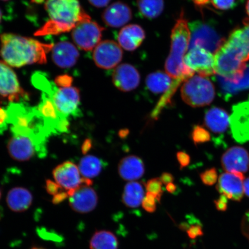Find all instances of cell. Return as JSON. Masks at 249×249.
Here are the masks:
<instances>
[{
	"label": "cell",
	"mask_w": 249,
	"mask_h": 249,
	"mask_svg": "<svg viewBox=\"0 0 249 249\" xmlns=\"http://www.w3.org/2000/svg\"><path fill=\"white\" fill-rule=\"evenodd\" d=\"M230 125L232 138L236 142H249V99L233 106Z\"/></svg>",
	"instance_id": "4fadbf2b"
},
{
	"label": "cell",
	"mask_w": 249,
	"mask_h": 249,
	"mask_svg": "<svg viewBox=\"0 0 249 249\" xmlns=\"http://www.w3.org/2000/svg\"><path fill=\"white\" fill-rule=\"evenodd\" d=\"M244 174L226 172L221 174L216 186L221 195L233 201H240L245 194Z\"/></svg>",
	"instance_id": "9a60e30c"
},
{
	"label": "cell",
	"mask_w": 249,
	"mask_h": 249,
	"mask_svg": "<svg viewBox=\"0 0 249 249\" xmlns=\"http://www.w3.org/2000/svg\"><path fill=\"white\" fill-rule=\"evenodd\" d=\"M79 55L76 46L68 41L59 42L53 45L52 49L53 61L61 68L73 67L76 64Z\"/></svg>",
	"instance_id": "d6986e66"
},
{
	"label": "cell",
	"mask_w": 249,
	"mask_h": 249,
	"mask_svg": "<svg viewBox=\"0 0 249 249\" xmlns=\"http://www.w3.org/2000/svg\"><path fill=\"white\" fill-rule=\"evenodd\" d=\"M245 194L249 197V177L246 179L244 182Z\"/></svg>",
	"instance_id": "681fc988"
},
{
	"label": "cell",
	"mask_w": 249,
	"mask_h": 249,
	"mask_svg": "<svg viewBox=\"0 0 249 249\" xmlns=\"http://www.w3.org/2000/svg\"><path fill=\"white\" fill-rule=\"evenodd\" d=\"M67 192L70 207L77 213H91L97 206L98 195L89 186H81L79 188Z\"/></svg>",
	"instance_id": "2e32d148"
},
{
	"label": "cell",
	"mask_w": 249,
	"mask_h": 249,
	"mask_svg": "<svg viewBox=\"0 0 249 249\" xmlns=\"http://www.w3.org/2000/svg\"><path fill=\"white\" fill-rule=\"evenodd\" d=\"M204 124L212 132L223 134L228 128L230 117L224 109L218 107H212L205 114Z\"/></svg>",
	"instance_id": "603a6c76"
},
{
	"label": "cell",
	"mask_w": 249,
	"mask_h": 249,
	"mask_svg": "<svg viewBox=\"0 0 249 249\" xmlns=\"http://www.w3.org/2000/svg\"><path fill=\"white\" fill-rule=\"evenodd\" d=\"M246 12H247L248 18H245L244 24H249V0H248L247 4H246Z\"/></svg>",
	"instance_id": "f907efd6"
},
{
	"label": "cell",
	"mask_w": 249,
	"mask_h": 249,
	"mask_svg": "<svg viewBox=\"0 0 249 249\" xmlns=\"http://www.w3.org/2000/svg\"><path fill=\"white\" fill-rule=\"evenodd\" d=\"M0 96L12 103L29 97L21 88L17 74L4 61H0Z\"/></svg>",
	"instance_id": "8fae6325"
},
{
	"label": "cell",
	"mask_w": 249,
	"mask_h": 249,
	"mask_svg": "<svg viewBox=\"0 0 249 249\" xmlns=\"http://www.w3.org/2000/svg\"><path fill=\"white\" fill-rule=\"evenodd\" d=\"M228 40L240 49L249 58V24L232 31Z\"/></svg>",
	"instance_id": "4dcf8cb0"
},
{
	"label": "cell",
	"mask_w": 249,
	"mask_h": 249,
	"mask_svg": "<svg viewBox=\"0 0 249 249\" xmlns=\"http://www.w3.org/2000/svg\"><path fill=\"white\" fill-rule=\"evenodd\" d=\"M184 63L198 75L207 77L216 74L213 54L200 46H196L189 49L184 58Z\"/></svg>",
	"instance_id": "7c38bea8"
},
{
	"label": "cell",
	"mask_w": 249,
	"mask_h": 249,
	"mask_svg": "<svg viewBox=\"0 0 249 249\" xmlns=\"http://www.w3.org/2000/svg\"><path fill=\"white\" fill-rule=\"evenodd\" d=\"M145 38V31L141 26L138 24H129L120 30L118 35V42L125 51L132 52L142 45Z\"/></svg>",
	"instance_id": "44dd1931"
},
{
	"label": "cell",
	"mask_w": 249,
	"mask_h": 249,
	"mask_svg": "<svg viewBox=\"0 0 249 249\" xmlns=\"http://www.w3.org/2000/svg\"><path fill=\"white\" fill-rule=\"evenodd\" d=\"M92 141L90 139H86L85 142H84L82 149V152L84 154H86L87 152H88L90 149L92 148Z\"/></svg>",
	"instance_id": "bcb514c9"
},
{
	"label": "cell",
	"mask_w": 249,
	"mask_h": 249,
	"mask_svg": "<svg viewBox=\"0 0 249 249\" xmlns=\"http://www.w3.org/2000/svg\"><path fill=\"white\" fill-rule=\"evenodd\" d=\"M177 158L181 169L188 166L191 161V157L185 152H178L177 154Z\"/></svg>",
	"instance_id": "74e56055"
},
{
	"label": "cell",
	"mask_w": 249,
	"mask_h": 249,
	"mask_svg": "<svg viewBox=\"0 0 249 249\" xmlns=\"http://www.w3.org/2000/svg\"><path fill=\"white\" fill-rule=\"evenodd\" d=\"M191 138L195 144H202L210 141L211 137L208 130L198 125L194 127L191 133Z\"/></svg>",
	"instance_id": "1f68e13d"
},
{
	"label": "cell",
	"mask_w": 249,
	"mask_h": 249,
	"mask_svg": "<svg viewBox=\"0 0 249 249\" xmlns=\"http://www.w3.org/2000/svg\"><path fill=\"white\" fill-rule=\"evenodd\" d=\"M192 1L194 2L195 5L200 8L205 7L211 2V0H192Z\"/></svg>",
	"instance_id": "7dc6e473"
},
{
	"label": "cell",
	"mask_w": 249,
	"mask_h": 249,
	"mask_svg": "<svg viewBox=\"0 0 249 249\" xmlns=\"http://www.w3.org/2000/svg\"><path fill=\"white\" fill-rule=\"evenodd\" d=\"M68 197H69V195H68L67 191H61L53 196L52 202L54 204H58L61 203L62 202H63Z\"/></svg>",
	"instance_id": "60d3db41"
},
{
	"label": "cell",
	"mask_w": 249,
	"mask_h": 249,
	"mask_svg": "<svg viewBox=\"0 0 249 249\" xmlns=\"http://www.w3.org/2000/svg\"><path fill=\"white\" fill-rule=\"evenodd\" d=\"M139 13L148 19L157 18L164 9L163 0H137Z\"/></svg>",
	"instance_id": "f546056e"
},
{
	"label": "cell",
	"mask_w": 249,
	"mask_h": 249,
	"mask_svg": "<svg viewBox=\"0 0 249 249\" xmlns=\"http://www.w3.org/2000/svg\"><path fill=\"white\" fill-rule=\"evenodd\" d=\"M215 79L219 87L220 92L226 100L232 97L239 92L249 90V65L247 64L244 75L238 83L232 84L223 79L220 76H216Z\"/></svg>",
	"instance_id": "d4e9b609"
},
{
	"label": "cell",
	"mask_w": 249,
	"mask_h": 249,
	"mask_svg": "<svg viewBox=\"0 0 249 249\" xmlns=\"http://www.w3.org/2000/svg\"><path fill=\"white\" fill-rule=\"evenodd\" d=\"M2 18V11H1V8H0V23H1V22Z\"/></svg>",
	"instance_id": "db71d44e"
},
{
	"label": "cell",
	"mask_w": 249,
	"mask_h": 249,
	"mask_svg": "<svg viewBox=\"0 0 249 249\" xmlns=\"http://www.w3.org/2000/svg\"><path fill=\"white\" fill-rule=\"evenodd\" d=\"M33 79L34 85L51 98L62 119L68 120L71 116H79V89L71 86L58 89L55 83L50 82L42 73L34 74Z\"/></svg>",
	"instance_id": "277c9868"
},
{
	"label": "cell",
	"mask_w": 249,
	"mask_h": 249,
	"mask_svg": "<svg viewBox=\"0 0 249 249\" xmlns=\"http://www.w3.org/2000/svg\"><path fill=\"white\" fill-rule=\"evenodd\" d=\"M0 40V55L5 63L15 68L46 64L47 54L53 46L12 33L1 34Z\"/></svg>",
	"instance_id": "6da1fadb"
},
{
	"label": "cell",
	"mask_w": 249,
	"mask_h": 249,
	"mask_svg": "<svg viewBox=\"0 0 249 249\" xmlns=\"http://www.w3.org/2000/svg\"><path fill=\"white\" fill-rule=\"evenodd\" d=\"M72 79L68 75L59 76L55 80V84L60 87H71Z\"/></svg>",
	"instance_id": "f35d334b"
},
{
	"label": "cell",
	"mask_w": 249,
	"mask_h": 249,
	"mask_svg": "<svg viewBox=\"0 0 249 249\" xmlns=\"http://www.w3.org/2000/svg\"><path fill=\"white\" fill-rule=\"evenodd\" d=\"M1 192H0V198H1Z\"/></svg>",
	"instance_id": "9f6ffc18"
},
{
	"label": "cell",
	"mask_w": 249,
	"mask_h": 249,
	"mask_svg": "<svg viewBox=\"0 0 249 249\" xmlns=\"http://www.w3.org/2000/svg\"><path fill=\"white\" fill-rule=\"evenodd\" d=\"M166 190L170 194H174L177 190V186L174 183H170L166 185Z\"/></svg>",
	"instance_id": "c3c4849f"
},
{
	"label": "cell",
	"mask_w": 249,
	"mask_h": 249,
	"mask_svg": "<svg viewBox=\"0 0 249 249\" xmlns=\"http://www.w3.org/2000/svg\"><path fill=\"white\" fill-rule=\"evenodd\" d=\"M8 118L7 111L0 107V126L6 124Z\"/></svg>",
	"instance_id": "f6af8a7d"
},
{
	"label": "cell",
	"mask_w": 249,
	"mask_h": 249,
	"mask_svg": "<svg viewBox=\"0 0 249 249\" xmlns=\"http://www.w3.org/2000/svg\"><path fill=\"white\" fill-rule=\"evenodd\" d=\"M31 249H47L43 247H34Z\"/></svg>",
	"instance_id": "f5cc1de1"
},
{
	"label": "cell",
	"mask_w": 249,
	"mask_h": 249,
	"mask_svg": "<svg viewBox=\"0 0 249 249\" xmlns=\"http://www.w3.org/2000/svg\"><path fill=\"white\" fill-rule=\"evenodd\" d=\"M189 25L191 31L189 49L197 46L214 54L226 42L212 23L198 20Z\"/></svg>",
	"instance_id": "52a82bcc"
},
{
	"label": "cell",
	"mask_w": 249,
	"mask_h": 249,
	"mask_svg": "<svg viewBox=\"0 0 249 249\" xmlns=\"http://www.w3.org/2000/svg\"><path fill=\"white\" fill-rule=\"evenodd\" d=\"M119 134L121 138H125L126 136L128 135L129 130L127 129L121 130H120Z\"/></svg>",
	"instance_id": "816d5d0a"
},
{
	"label": "cell",
	"mask_w": 249,
	"mask_h": 249,
	"mask_svg": "<svg viewBox=\"0 0 249 249\" xmlns=\"http://www.w3.org/2000/svg\"><path fill=\"white\" fill-rule=\"evenodd\" d=\"M93 60L103 70H111L122 60L123 52L120 46L111 40H105L93 49Z\"/></svg>",
	"instance_id": "5bb4252c"
},
{
	"label": "cell",
	"mask_w": 249,
	"mask_h": 249,
	"mask_svg": "<svg viewBox=\"0 0 249 249\" xmlns=\"http://www.w3.org/2000/svg\"><path fill=\"white\" fill-rule=\"evenodd\" d=\"M31 193L26 188L17 187L9 191L7 196V203L9 209L15 213L27 211L33 203Z\"/></svg>",
	"instance_id": "cb8c5ba5"
},
{
	"label": "cell",
	"mask_w": 249,
	"mask_h": 249,
	"mask_svg": "<svg viewBox=\"0 0 249 249\" xmlns=\"http://www.w3.org/2000/svg\"><path fill=\"white\" fill-rule=\"evenodd\" d=\"M214 8L219 10L226 11L235 7V0H211Z\"/></svg>",
	"instance_id": "d590c367"
},
{
	"label": "cell",
	"mask_w": 249,
	"mask_h": 249,
	"mask_svg": "<svg viewBox=\"0 0 249 249\" xmlns=\"http://www.w3.org/2000/svg\"><path fill=\"white\" fill-rule=\"evenodd\" d=\"M45 8L50 19L37 31L36 36L70 32L89 16L78 0H46Z\"/></svg>",
	"instance_id": "3957f363"
},
{
	"label": "cell",
	"mask_w": 249,
	"mask_h": 249,
	"mask_svg": "<svg viewBox=\"0 0 249 249\" xmlns=\"http://www.w3.org/2000/svg\"><path fill=\"white\" fill-rule=\"evenodd\" d=\"M53 175L55 182L67 192L75 190L81 186H90L92 184L91 179L81 177L79 167L71 161L58 165L53 171Z\"/></svg>",
	"instance_id": "30bf717a"
},
{
	"label": "cell",
	"mask_w": 249,
	"mask_h": 249,
	"mask_svg": "<svg viewBox=\"0 0 249 249\" xmlns=\"http://www.w3.org/2000/svg\"><path fill=\"white\" fill-rule=\"evenodd\" d=\"M191 31L184 11L182 10L171 31L170 53L165 64L166 73L172 79V86L178 88L180 84L195 75L194 71L184 63L188 51Z\"/></svg>",
	"instance_id": "7a4b0ae2"
},
{
	"label": "cell",
	"mask_w": 249,
	"mask_h": 249,
	"mask_svg": "<svg viewBox=\"0 0 249 249\" xmlns=\"http://www.w3.org/2000/svg\"><path fill=\"white\" fill-rule=\"evenodd\" d=\"M90 4L96 8H103L107 6L111 0H88Z\"/></svg>",
	"instance_id": "ee69618b"
},
{
	"label": "cell",
	"mask_w": 249,
	"mask_h": 249,
	"mask_svg": "<svg viewBox=\"0 0 249 249\" xmlns=\"http://www.w3.org/2000/svg\"><path fill=\"white\" fill-rule=\"evenodd\" d=\"M162 185V182L159 178L149 180L145 185V189L147 192L154 195L159 202H160L163 195Z\"/></svg>",
	"instance_id": "d6a6232c"
},
{
	"label": "cell",
	"mask_w": 249,
	"mask_h": 249,
	"mask_svg": "<svg viewBox=\"0 0 249 249\" xmlns=\"http://www.w3.org/2000/svg\"><path fill=\"white\" fill-rule=\"evenodd\" d=\"M216 74L235 84L244 75L249 58L240 49L227 40L214 54Z\"/></svg>",
	"instance_id": "5b68a950"
},
{
	"label": "cell",
	"mask_w": 249,
	"mask_h": 249,
	"mask_svg": "<svg viewBox=\"0 0 249 249\" xmlns=\"http://www.w3.org/2000/svg\"><path fill=\"white\" fill-rule=\"evenodd\" d=\"M113 82L117 89L123 92H129L139 85L140 75L136 68L128 64L118 66L113 71Z\"/></svg>",
	"instance_id": "ac0fdd59"
},
{
	"label": "cell",
	"mask_w": 249,
	"mask_h": 249,
	"mask_svg": "<svg viewBox=\"0 0 249 249\" xmlns=\"http://www.w3.org/2000/svg\"><path fill=\"white\" fill-rule=\"evenodd\" d=\"M187 233L190 238L195 239L197 236L202 235L201 227L198 225H192L189 227L187 230Z\"/></svg>",
	"instance_id": "ab89813d"
},
{
	"label": "cell",
	"mask_w": 249,
	"mask_h": 249,
	"mask_svg": "<svg viewBox=\"0 0 249 249\" xmlns=\"http://www.w3.org/2000/svg\"><path fill=\"white\" fill-rule=\"evenodd\" d=\"M157 197L150 193H147L142 202V206L144 210L149 213H154L157 210Z\"/></svg>",
	"instance_id": "836d02e7"
},
{
	"label": "cell",
	"mask_w": 249,
	"mask_h": 249,
	"mask_svg": "<svg viewBox=\"0 0 249 249\" xmlns=\"http://www.w3.org/2000/svg\"><path fill=\"white\" fill-rule=\"evenodd\" d=\"M104 164L100 159L95 156L88 155L80 160L79 169L84 178L91 179L100 174Z\"/></svg>",
	"instance_id": "f1b7e54d"
},
{
	"label": "cell",
	"mask_w": 249,
	"mask_h": 249,
	"mask_svg": "<svg viewBox=\"0 0 249 249\" xmlns=\"http://www.w3.org/2000/svg\"><path fill=\"white\" fill-rule=\"evenodd\" d=\"M46 189L47 192H48L49 195L53 196L62 191V188L57 183L49 179L46 180Z\"/></svg>",
	"instance_id": "8d00e7d4"
},
{
	"label": "cell",
	"mask_w": 249,
	"mask_h": 249,
	"mask_svg": "<svg viewBox=\"0 0 249 249\" xmlns=\"http://www.w3.org/2000/svg\"><path fill=\"white\" fill-rule=\"evenodd\" d=\"M118 171L123 179L135 181L144 175L145 167L142 159L135 155H130L121 160Z\"/></svg>",
	"instance_id": "7402d4cb"
},
{
	"label": "cell",
	"mask_w": 249,
	"mask_h": 249,
	"mask_svg": "<svg viewBox=\"0 0 249 249\" xmlns=\"http://www.w3.org/2000/svg\"><path fill=\"white\" fill-rule=\"evenodd\" d=\"M105 30L104 27L93 21L89 16L71 31V37L80 49L89 52L101 42L102 33Z\"/></svg>",
	"instance_id": "ba28073f"
},
{
	"label": "cell",
	"mask_w": 249,
	"mask_h": 249,
	"mask_svg": "<svg viewBox=\"0 0 249 249\" xmlns=\"http://www.w3.org/2000/svg\"><path fill=\"white\" fill-rule=\"evenodd\" d=\"M200 178L205 185H214L217 179L216 170L214 168H212V169L205 170L200 174Z\"/></svg>",
	"instance_id": "e575fe53"
},
{
	"label": "cell",
	"mask_w": 249,
	"mask_h": 249,
	"mask_svg": "<svg viewBox=\"0 0 249 249\" xmlns=\"http://www.w3.org/2000/svg\"><path fill=\"white\" fill-rule=\"evenodd\" d=\"M1 1H8V0H1Z\"/></svg>",
	"instance_id": "11a10c76"
},
{
	"label": "cell",
	"mask_w": 249,
	"mask_h": 249,
	"mask_svg": "<svg viewBox=\"0 0 249 249\" xmlns=\"http://www.w3.org/2000/svg\"><path fill=\"white\" fill-rule=\"evenodd\" d=\"M102 17L103 21L108 27L120 28L132 19V12L126 4L117 1L108 6Z\"/></svg>",
	"instance_id": "ffe728a7"
},
{
	"label": "cell",
	"mask_w": 249,
	"mask_h": 249,
	"mask_svg": "<svg viewBox=\"0 0 249 249\" xmlns=\"http://www.w3.org/2000/svg\"><path fill=\"white\" fill-rule=\"evenodd\" d=\"M7 149L11 157L18 161H25L38 155L40 157L45 156L46 146L31 137L12 135L7 144Z\"/></svg>",
	"instance_id": "9c48e42d"
},
{
	"label": "cell",
	"mask_w": 249,
	"mask_h": 249,
	"mask_svg": "<svg viewBox=\"0 0 249 249\" xmlns=\"http://www.w3.org/2000/svg\"><path fill=\"white\" fill-rule=\"evenodd\" d=\"M227 198L223 195H221L220 198L215 201V205L217 209L220 211H224L227 208Z\"/></svg>",
	"instance_id": "b9f144b4"
},
{
	"label": "cell",
	"mask_w": 249,
	"mask_h": 249,
	"mask_svg": "<svg viewBox=\"0 0 249 249\" xmlns=\"http://www.w3.org/2000/svg\"><path fill=\"white\" fill-rule=\"evenodd\" d=\"M180 93L183 101L193 107L209 105L215 97L213 84L207 77L194 75L183 83Z\"/></svg>",
	"instance_id": "8992f818"
},
{
	"label": "cell",
	"mask_w": 249,
	"mask_h": 249,
	"mask_svg": "<svg viewBox=\"0 0 249 249\" xmlns=\"http://www.w3.org/2000/svg\"><path fill=\"white\" fill-rule=\"evenodd\" d=\"M145 197L144 189L141 182L131 181L124 186L122 201L126 207L136 208L142 204Z\"/></svg>",
	"instance_id": "484cf974"
},
{
	"label": "cell",
	"mask_w": 249,
	"mask_h": 249,
	"mask_svg": "<svg viewBox=\"0 0 249 249\" xmlns=\"http://www.w3.org/2000/svg\"><path fill=\"white\" fill-rule=\"evenodd\" d=\"M160 179L163 184L167 185L169 183H173L174 178L172 174L169 173H163L161 174Z\"/></svg>",
	"instance_id": "7bdbcfd3"
},
{
	"label": "cell",
	"mask_w": 249,
	"mask_h": 249,
	"mask_svg": "<svg viewBox=\"0 0 249 249\" xmlns=\"http://www.w3.org/2000/svg\"><path fill=\"white\" fill-rule=\"evenodd\" d=\"M118 245L117 236L107 230L96 231L89 241L90 249H118Z\"/></svg>",
	"instance_id": "83f0119b"
},
{
	"label": "cell",
	"mask_w": 249,
	"mask_h": 249,
	"mask_svg": "<svg viewBox=\"0 0 249 249\" xmlns=\"http://www.w3.org/2000/svg\"><path fill=\"white\" fill-rule=\"evenodd\" d=\"M145 83L151 92L160 93L169 91L172 79L166 73L159 71L149 74L146 78Z\"/></svg>",
	"instance_id": "4316f807"
},
{
	"label": "cell",
	"mask_w": 249,
	"mask_h": 249,
	"mask_svg": "<svg viewBox=\"0 0 249 249\" xmlns=\"http://www.w3.org/2000/svg\"><path fill=\"white\" fill-rule=\"evenodd\" d=\"M221 163L227 172L244 174L249 169V152L238 146L230 148L222 155Z\"/></svg>",
	"instance_id": "e0dca14e"
}]
</instances>
